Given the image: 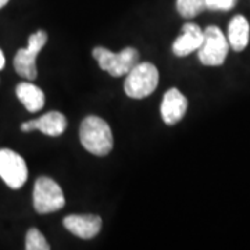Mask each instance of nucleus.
I'll list each match as a JSON object with an SVG mask.
<instances>
[{"label":"nucleus","instance_id":"nucleus-1","mask_svg":"<svg viewBox=\"0 0 250 250\" xmlns=\"http://www.w3.org/2000/svg\"><path fill=\"white\" fill-rule=\"evenodd\" d=\"M82 146L95 156H107L113 149V132L110 125L100 117H86L80 126Z\"/></svg>","mask_w":250,"mask_h":250},{"label":"nucleus","instance_id":"nucleus-2","mask_svg":"<svg viewBox=\"0 0 250 250\" xmlns=\"http://www.w3.org/2000/svg\"><path fill=\"white\" fill-rule=\"evenodd\" d=\"M159 85V70L152 62H138L126 74L124 90L132 99H145L150 96Z\"/></svg>","mask_w":250,"mask_h":250},{"label":"nucleus","instance_id":"nucleus-3","mask_svg":"<svg viewBox=\"0 0 250 250\" xmlns=\"http://www.w3.org/2000/svg\"><path fill=\"white\" fill-rule=\"evenodd\" d=\"M92 54L100 68L111 77L126 75L139 62V52L135 47H125L120 53H113L106 47L98 46L92 50Z\"/></svg>","mask_w":250,"mask_h":250},{"label":"nucleus","instance_id":"nucleus-4","mask_svg":"<svg viewBox=\"0 0 250 250\" xmlns=\"http://www.w3.org/2000/svg\"><path fill=\"white\" fill-rule=\"evenodd\" d=\"M228 50H229V43L223 31L214 25L206 28L203 31L202 45L197 49L200 62L210 67L221 65L228 56Z\"/></svg>","mask_w":250,"mask_h":250},{"label":"nucleus","instance_id":"nucleus-5","mask_svg":"<svg viewBox=\"0 0 250 250\" xmlns=\"http://www.w3.org/2000/svg\"><path fill=\"white\" fill-rule=\"evenodd\" d=\"M65 205L60 185L49 177H41L34 187V208L39 214H49L62 208Z\"/></svg>","mask_w":250,"mask_h":250},{"label":"nucleus","instance_id":"nucleus-6","mask_svg":"<svg viewBox=\"0 0 250 250\" xmlns=\"http://www.w3.org/2000/svg\"><path fill=\"white\" fill-rule=\"evenodd\" d=\"M47 42V34L45 31H36L35 34L29 36L28 47L20 49L14 56V70L18 75L28 81L35 80L36 71V56L43 49Z\"/></svg>","mask_w":250,"mask_h":250},{"label":"nucleus","instance_id":"nucleus-7","mask_svg":"<svg viewBox=\"0 0 250 250\" xmlns=\"http://www.w3.org/2000/svg\"><path fill=\"white\" fill-rule=\"evenodd\" d=\"M0 178L11 189H20L28 179L25 160L10 149H0Z\"/></svg>","mask_w":250,"mask_h":250},{"label":"nucleus","instance_id":"nucleus-8","mask_svg":"<svg viewBox=\"0 0 250 250\" xmlns=\"http://www.w3.org/2000/svg\"><path fill=\"white\" fill-rule=\"evenodd\" d=\"M22 132L41 131L49 136H60L67 128V118L60 111H49L38 120H31L21 124Z\"/></svg>","mask_w":250,"mask_h":250},{"label":"nucleus","instance_id":"nucleus-9","mask_svg":"<svg viewBox=\"0 0 250 250\" xmlns=\"http://www.w3.org/2000/svg\"><path fill=\"white\" fill-rule=\"evenodd\" d=\"M64 227L81 239H92L102 229V218L95 214H72L64 218Z\"/></svg>","mask_w":250,"mask_h":250},{"label":"nucleus","instance_id":"nucleus-10","mask_svg":"<svg viewBox=\"0 0 250 250\" xmlns=\"http://www.w3.org/2000/svg\"><path fill=\"white\" fill-rule=\"evenodd\" d=\"M188 100L177 88H171L166 92L160 113L163 121L167 125H175L187 114Z\"/></svg>","mask_w":250,"mask_h":250},{"label":"nucleus","instance_id":"nucleus-11","mask_svg":"<svg viewBox=\"0 0 250 250\" xmlns=\"http://www.w3.org/2000/svg\"><path fill=\"white\" fill-rule=\"evenodd\" d=\"M203 41V31L193 22H188L182 27V34L172 43V52L178 57H185L197 50Z\"/></svg>","mask_w":250,"mask_h":250},{"label":"nucleus","instance_id":"nucleus-12","mask_svg":"<svg viewBox=\"0 0 250 250\" xmlns=\"http://www.w3.org/2000/svg\"><path fill=\"white\" fill-rule=\"evenodd\" d=\"M16 95L22 106L31 113H36L45 106V93L31 82H21L16 88Z\"/></svg>","mask_w":250,"mask_h":250},{"label":"nucleus","instance_id":"nucleus-13","mask_svg":"<svg viewBox=\"0 0 250 250\" xmlns=\"http://www.w3.org/2000/svg\"><path fill=\"white\" fill-rule=\"evenodd\" d=\"M249 42V22L243 16H235L228 27V43L235 52H242Z\"/></svg>","mask_w":250,"mask_h":250},{"label":"nucleus","instance_id":"nucleus-14","mask_svg":"<svg viewBox=\"0 0 250 250\" xmlns=\"http://www.w3.org/2000/svg\"><path fill=\"white\" fill-rule=\"evenodd\" d=\"M205 9V0H177V10L184 18L196 17Z\"/></svg>","mask_w":250,"mask_h":250},{"label":"nucleus","instance_id":"nucleus-15","mask_svg":"<svg viewBox=\"0 0 250 250\" xmlns=\"http://www.w3.org/2000/svg\"><path fill=\"white\" fill-rule=\"evenodd\" d=\"M25 249L27 250H49L50 245L45 239L43 233L36 228H31L25 238Z\"/></svg>","mask_w":250,"mask_h":250},{"label":"nucleus","instance_id":"nucleus-16","mask_svg":"<svg viewBox=\"0 0 250 250\" xmlns=\"http://www.w3.org/2000/svg\"><path fill=\"white\" fill-rule=\"evenodd\" d=\"M236 0H205L206 9L208 10H231Z\"/></svg>","mask_w":250,"mask_h":250},{"label":"nucleus","instance_id":"nucleus-17","mask_svg":"<svg viewBox=\"0 0 250 250\" xmlns=\"http://www.w3.org/2000/svg\"><path fill=\"white\" fill-rule=\"evenodd\" d=\"M4 64H6V59H4V54H3V52L0 50V70L4 67Z\"/></svg>","mask_w":250,"mask_h":250},{"label":"nucleus","instance_id":"nucleus-18","mask_svg":"<svg viewBox=\"0 0 250 250\" xmlns=\"http://www.w3.org/2000/svg\"><path fill=\"white\" fill-rule=\"evenodd\" d=\"M7 3H9V0H0V9H3Z\"/></svg>","mask_w":250,"mask_h":250}]
</instances>
